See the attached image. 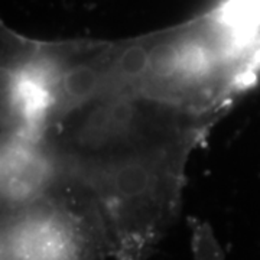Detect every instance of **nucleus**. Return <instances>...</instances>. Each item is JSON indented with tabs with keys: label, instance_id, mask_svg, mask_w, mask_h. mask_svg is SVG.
<instances>
[{
	"label": "nucleus",
	"instance_id": "f257e3e1",
	"mask_svg": "<svg viewBox=\"0 0 260 260\" xmlns=\"http://www.w3.org/2000/svg\"><path fill=\"white\" fill-rule=\"evenodd\" d=\"M5 146L32 200L142 260L175 218L188 159L259 85L250 47L213 9L123 41H32L8 32Z\"/></svg>",
	"mask_w": 260,
	"mask_h": 260
}]
</instances>
